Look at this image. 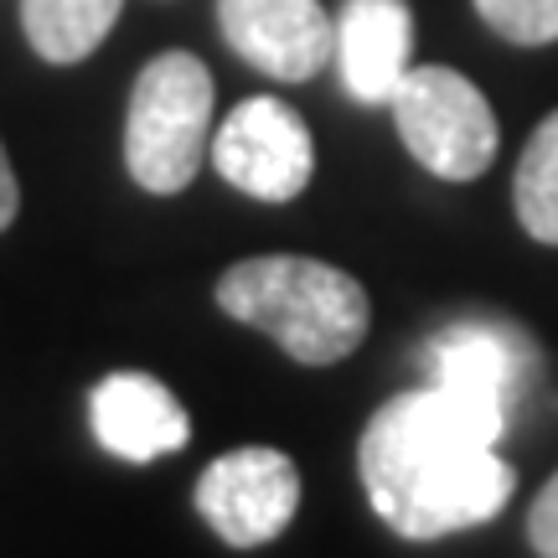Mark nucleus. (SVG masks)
<instances>
[{"label": "nucleus", "instance_id": "nucleus-1", "mask_svg": "<svg viewBox=\"0 0 558 558\" xmlns=\"http://www.w3.org/2000/svg\"><path fill=\"white\" fill-rule=\"evenodd\" d=\"M507 418L450 388L393 393L367 418L357 471L367 501L399 538L429 543L492 522L512 501V465L497 456Z\"/></svg>", "mask_w": 558, "mask_h": 558}, {"label": "nucleus", "instance_id": "nucleus-12", "mask_svg": "<svg viewBox=\"0 0 558 558\" xmlns=\"http://www.w3.org/2000/svg\"><path fill=\"white\" fill-rule=\"evenodd\" d=\"M518 222L538 243H558V109L533 130L512 177Z\"/></svg>", "mask_w": 558, "mask_h": 558}, {"label": "nucleus", "instance_id": "nucleus-2", "mask_svg": "<svg viewBox=\"0 0 558 558\" xmlns=\"http://www.w3.org/2000/svg\"><path fill=\"white\" fill-rule=\"evenodd\" d=\"M213 295L218 311L279 341L284 357L305 367L352 357L373 326V300L357 279L305 254H259L228 264Z\"/></svg>", "mask_w": 558, "mask_h": 558}, {"label": "nucleus", "instance_id": "nucleus-11", "mask_svg": "<svg viewBox=\"0 0 558 558\" xmlns=\"http://www.w3.org/2000/svg\"><path fill=\"white\" fill-rule=\"evenodd\" d=\"M124 0H21V32L41 62H83L114 32Z\"/></svg>", "mask_w": 558, "mask_h": 558}, {"label": "nucleus", "instance_id": "nucleus-9", "mask_svg": "<svg viewBox=\"0 0 558 558\" xmlns=\"http://www.w3.org/2000/svg\"><path fill=\"white\" fill-rule=\"evenodd\" d=\"M88 424L109 456L130 460V465H150V460L171 456L192 439V418L177 403V393L150 373H114L94 388L88 399Z\"/></svg>", "mask_w": 558, "mask_h": 558}, {"label": "nucleus", "instance_id": "nucleus-10", "mask_svg": "<svg viewBox=\"0 0 558 558\" xmlns=\"http://www.w3.org/2000/svg\"><path fill=\"white\" fill-rule=\"evenodd\" d=\"M337 68L357 104H388L414 68L409 0H347L337 16Z\"/></svg>", "mask_w": 558, "mask_h": 558}, {"label": "nucleus", "instance_id": "nucleus-5", "mask_svg": "<svg viewBox=\"0 0 558 558\" xmlns=\"http://www.w3.org/2000/svg\"><path fill=\"white\" fill-rule=\"evenodd\" d=\"M213 166L228 186L259 202H295L316 171V140L284 99H243L213 135Z\"/></svg>", "mask_w": 558, "mask_h": 558}, {"label": "nucleus", "instance_id": "nucleus-4", "mask_svg": "<svg viewBox=\"0 0 558 558\" xmlns=\"http://www.w3.org/2000/svg\"><path fill=\"white\" fill-rule=\"evenodd\" d=\"M393 124L409 156L439 181H476L497 160L501 124L476 83L456 68H409L393 88Z\"/></svg>", "mask_w": 558, "mask_h": 558}, {"label": "nucleus", "instance_id": "nucleus-8", "mask_svg": "<svg viewBox=\"0 0 558 558\" xmlns=\"http://www.w3.org/2000/svg\"><path fill=\"white\" fill-rule=\"evenodd\" d=\"M218 26L248 68L279 83L316 78L337 52V26L320 0H218Z\"/></svg>", "mask_w": 558, "mask_h": 558}, {"label": "nucleus", "instance_id": "nucleus-15", "mask_svg": "<svg viewBox=\"0 0 558 558\" xmlns=\"http://www.w3.org/2000/svg\"><path fill=\"white\" fill-rule=\"evenodd\" d=\"M16 207H21V186H16V171H11V156L0 145V233L16 222Z\"/></svg>", "mask_w": 558, "mask_h": 558}, {"label": "nucleus", "instance_id": "nucleus-3", "mask_svg": "<svg viewBox=\"0 0 558 558\" xmlns=\"http://www.w3.org/2000/svg\"><path fill=\"white\" fill-rule=\"evenodd\" d=\"M213 150V73L192 52H160L140 68L124 114V166L135 186L177 197Z\"/></svg>", "mask_w": 558, "mask_h": 558}, {"label": "nucleus", "instance_id": "nucleus-7", "mask_svg": "<svg viewBox=\"0 0 558 558\" xmlns=\"http://www.w3.org/2000/svg\"><path fill=\"white\" fill-rule=\"evenodd\" d=\"M429 383L450 388L460 399L497 409L501 418H512V409L522 403L527 383L538 373V347L522 337L512 320H450L435 341H429Z\"/></svg>", "mask_w": 558, "mask_h": 558}, {"label": "nucleus", "instance_id": "nucleus-6", "mask_svg": "<svg viewBox=\"0 0 558 558\" xmlns=\"http://www.w3.org/2000/svg\"><path fill=\"white\" fill-rule=\"evenodd\" d=\"M300 507L295 460L275 445H243L218 456L197 481V512L228 548L275 543Z\"/></svg>", "mask_w": 558, "mask_h": 558}, {"label": "nucleus", "instance_id": "nucleus-13", "mask_svg": "<svg viewBox=\"0 0 558 558\" xmlns=\"http://www.w3.org/2000/svg\"><path fill=\"white\" fill-rule=\"evenodd\" d=\"M476 16L512 47L558 41V0H476Z\"/></svg>", "mask_w": 558, "mask_h": 558}, {"label": "nucleus", "instance_id": "nucleus-14", "mask_svg": "<svg viewBox=\"0 0 558 558\" xmlns=\"http://www.w3.org/2000/svg\"><path fill=\"white\" fill-rule=\"evenodd\" d=\"M527 543L538 558H558V471L548 476L538 497H533V512H527Z\"/></svg>", "mask_w": 558, "mask_h": 558}]
</instances>
